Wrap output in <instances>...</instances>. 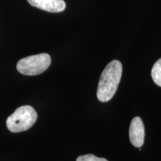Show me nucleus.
Segmentation results:
<instances>
[{
  "label": "nucleus",
  "instance_id": "nucleus-1",
  "mask_svg": "<svg viewBox=\"0 0 161 161\" xmlns=\"http://www.w3.org/2000/svg\"><path fill=\"white\" fill-rule=\"evenodd\" d=\"M122 65L117 60H112L107 65L100 76L96 95L102 102L110 101L115 95L121 80Z\"/></svg>",
  "mask_w": 161,
  "mask_h": 161
},
{
  "label": "nucleus",
  "instance_id": "nucleus-2",
  "mask_svg": "<svg viewBox=\"0 0 161 161\" xmlns=\"http://www.w3.org/2000/svg\"><path fill=\"white\" fill-rule=\"evenodd\" d=\"M37 119L36 110L29 105L18 108L6 120V125L11 132L18 133L30 129Z\"/></svg>",
  "mask_w": 161,
  "mask_h": 161
},
{
  "label": "nucleus",
  "instance_id": "nucleus-3",
  "mask_svg": "<svg viewBox=\"0 0 161 161\" xmlns=\"http://www.w3.org/2000/svg\"><path fill=\"white\" fill-rule=\"evenodd\" d=\"M51 64V57L46 53L29 56L17 62V69L25 75H37L43 73Z\"/></svg>",
  "mask_w": 161,
  "mask_h": 161
},
{
  "label": "nucleus",
  "instance_id": "nucleus-4",
  "mask_svg": "<svg viewBox=\"0 0 161 161\" xmlns=\"http://www.w3.org/2000/svg\"><path fill=\"white\" fill-rule=\"evenodd\" d=\"M129 138L134 146L140 148L144 143L145 128L140 117L136 116L133 119L130 125Z\"/></svg>",
  "mask_w": 161,
  "mask_h": 161
},
{
  "label": "nucleus",
  "instance_id": "nucleus-5",
  "mask_svg": "<svg viewBox=\"0 0 161 161\" xmlns=\"http://www.w3.org/2000/svg\"><path fill=\"white\" fill-rule=\"evenodd\" d=\"M30 5L51 13H59L66 8L64 0H28Z\"/></svg>",
  "mask_w": 161,
  "mask_h": 161
},
{
  "label": "nucleus",
  "instance_id": "nucleus-6",
  "mask_svg": "<svg viewBox=\"0 0 161 161\" xmlns=\"http://www.w3.org/2000/svg\"><path fill=\"white\" fill-rule=\"evenodd\" d=\"M152 77L157 85L161 86V58L157 60L152 69Z\"/></svg>",
  "mask_w": 161,
  "mask_h": 161
},
{
  "label": "nucleus",
  "instance_id": "nucleus-7",
  "mask_svg": "<svg viewBox=\"0 0 161 161\" xmlns=\"http://www.w3.org/2000/svg\"><path fill=\"white\" fill-rule=\"evenodd\" d=\"M76 161H108L105 158H98L93 154H86V155L79 156Z\"/></svg>",
  "mask_w": 161,
  "mask_h": 161
}]
</instances>
